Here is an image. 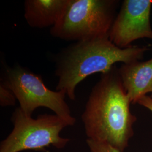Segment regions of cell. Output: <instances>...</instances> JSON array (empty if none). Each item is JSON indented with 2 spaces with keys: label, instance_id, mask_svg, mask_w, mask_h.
Masks as SVG:
<instances>
[{
  "label": "cell",
  "instance_id": "cell-12",
  "mask_svg": "<svg viewBox=\"0 0 152 152\" xmlns=\"http://www.w3.org/2000/svg\"><path fill=\"white\" fill-rule=\"evenodd\" d=\"M151 97H152V96H151Z\"/></svg>",
  "mask_w": 152,
  "mask_h": 152
},
{
  "label": "cell",
  "instance_id": "cell-9",
  "mask_svg": "<svg viewBox=\"0 0 152 152\" xmlns=\"http://www.w3.org/2000/svg\"><path fill=\"white\" fill-rule=\"evenodd\" d=\"M16 98L11 90L2 82L0 84V105L1 107L14 106Z\"/></svg>",
  "mask_w": 152,
  "mask_h": 152
},
{
  "label": "cell",
  "instance_id": "cell-11",
  "mask_svg": "<svg viewBox=\"0 0 152 152\" xmlns=\"http://www.w3.org/2000/svg\"><path fill=\"white\" fill-rule=\"evenodd\" d=\"M137 103L140 105L142 107L148 109L152 113V98L149 96H144L140 98L137 102Z\"/></svg>",
  "mask_w": 152,
  "mask_h": 152
},
{
  "label": "cell",
  "instance_id": "cell-13",
  "mask_svg": "<svg viewBox=\"0 0 152 152\" xmlns=\"http://www.w3.org/2000/svg\"></svg>",
  "mask_w": 152,
  "mask_h": 152
},
{
  "label": "cell",
  "instance_id": "cell-1",
  "mask_svg": "<svg viewBox=\"0 0 152 152\" xmlns=\"http://www.w3.org/2000/svg\"><path fill=\"white\" fill-rule=\"evenodd\" d=\"M130 100L118 69L102 74L93 87L82 114L87 139L106 143L125 152L134 135L136 117L131 112Z\"/></svg>",
  "mask_w": 152,
  "mask_h": 152
},
{
  "label": "cell",
  "instance_id": "cell-3",
  "mask_svg": "<svg viewBox=\"0 0 152 152\" xmlns=\"http://www.w3.org/2000/svg\"><path fill=\"white\" fill-rule=\"evenodd\" d=\"M118 4L115 0H68L50 33L56 38L77 42L109 37Z\"/></svg>",
  "mask_w": 152,
  "mask_h": 152
},
{
  "label": "cell",
  "instance_id": "cell-10",
  "mask_svg": "<svg viewBox=\"0 0 152 152\" xmlns=\"http://www.w3.org/2000/svg\"><path fill=\"white\" fill-rule=\"evenodd\" d=\"M86 142L90 152H121L104 142L87 139Z\"/></svg>",
  "mask_w": 152,
  "mask_h": 152
},
{
  "label": "cell",
  "instance_id": "cell-7",
  "mask_svg": "<svg viewBox=\"0 0 152 152\" xmlns=\"http://www.w3.org/2000/svg\"><path fill=\"white\" fill-rule=\"evenodd\" d=\"M122 85L131 104L152 92V58L123 64L118 69Z\"/></svg>",
  "mask_w": 152,
  "mask_h": 152
},
{
  "label": "cell",
  "instance_id": "cell-4",
  "mask_svg": "<svg viewBox=\"0 0 152 152\" xmlns=\"http://www.w3.org/2000/svg\"><path fill=\"white\" fill-rule=\"evenodd\" d=\"M11 120L13 130L1 141L0 152H45L50 147L63 149L70 141L61 137L60 132L73 125L56 114H41L33 118L19 107L13 112Z\"/></svg>",
  "mask_w": 152,
  "mask_h": 152
},
{
  "label": "cell",
  "instance_id": "cell-5",
  "mask_svg": "<svg viewBox=\"0 0 152 152\" xmlns=\"http://www.w3.org/2000/svg\"><path fill=\"white\" fill-rule=\"evenodd\" d=\"M5 80L3 82L14 94L22 111L32 116L35 110L45 107L55 114L74 125L76 120L71 114L66 103L65 92L52 91L46 87L41 77L19 65L6 69Z\"/></svg>",
  "mask_w": 152,
  "mask_h": 152
},
{
  "label": "cell",
  "instance_id": "cell-6",
  "mask_svg": "<svg viewBox=\"0 0 152 152\" xmlns=\"http://www.w3.org/2000/svg\"><path fill=\"white\" fill-rule=\"evenodd\" d=\"M152 0H125L109 33L110 41L121 49L137 39H152L151 11Z\"/></svg>",
  "mask_w": 152,
  "mask_h": 152
},
{
  "label": "cell",
  "instance_id": "cell-8",
  "mask_svg": "<svg viewBox=\"0 0 152 152\" xmlns=\"http://www.w3.org/2000/svg\"><path fill=\"white\" fill-rule=\"evenodd\" d=\"M68 0H26L24 18L33 28L53 27L59 21Z\"/></svg>",
  "mask_w": 152,
  "mask_h": 152
},
{
  "label": "cell",
  "instance_id": "cell-2",
  "mask_svg": "<svg viewBox=\"0 0 152 152\" xmlns=\"http://www.w3.org/2000/svg\"><path fill=\"white\" fill-rule=\"evenodd\" d=\"M148 50L146 46L133 45L121 49L108 36L77 42L65 50L58 61L56 90L64 91L75 100L77 86L88 76L108 73L118 62L126 64L141 60Z\"/></svg>",
  "mask_w": 152,
  "mask_h": 152
}]
</instances>
